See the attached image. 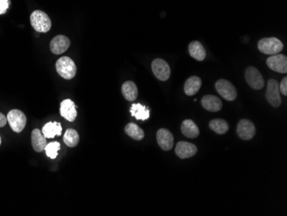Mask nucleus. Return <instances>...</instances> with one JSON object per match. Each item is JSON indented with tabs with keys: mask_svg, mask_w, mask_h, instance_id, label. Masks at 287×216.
Segmentation results:
<instances>
[{
	"mask_svg": "<svg viewBox=\"0 0 287 216\" xmlns=\"http://www.w3.org/2000/svg\"><path fill=\"white\" fill-rule=\"evenodd\" d=\"M245 78L248 84L252 89L261 90L265 85L264 78L261 75V72L254 66L248 67L245 71Z\"/></svg>",
	"mask_w": 287,
	"mask_h": 216,
	"instance_id": "423d86ee",
	"label": "nucleus"
},
{
	"mask_svg": "<svg viewBox=\"0 0 287 216\" xmlns=\"http://www.w3.org/2000/svg\"><path fill=\"white\" fill-rule=\"evenodd\" d=\"M71 41L69 38L66 37V35H57L51 40L50 49L55 55H61L69 49Z\"/></svg>",
	"mask_w": 287,
	"mask_h": 216,
	"instance_id": "ddd939ff",
	"label": "nucleus"
},
{
	"mask_svg": "<svg viewBox=\"0 0 287 216\" xmlns=\"http://www.w3.org/2000/svg\"><path fill=\"white\" fill-rule=\"evenodd\" d=\"M131 115L137 120L145 121L150 117V110L147 107L140 104H133L130 109Z\"/></svg>",
	"mask_w": 287,
	"mask_h": 216,
	"instance_id": "4be33fe9",
	"label": "nucleus"
},
{
	"mask_svg": "<svg viewBox=\"0 0 287 216\" xmlns=\"http://www.w3.org/2000/svg\"><path fill=\"white\" fill-rule=\"evenodd\" d=\"M60 149H61V144L57 141L51 142V143L46 145V147H45L46 156L52 159L57 158L58 152Z\"/></svg>",
	"mask_w": 287,
	"mask_h": 216,
	"instance_id": "a878e982",
	"label": "nucleus"
},
{
	"mask_svg": "<svg viewBox=\"0 0 287 216\" xmlns=\"http://www.w3.org/2000/svg\"><path fill=\"white\" fill-rule=\"evenodd\" d=\"M175 153L180 159H189L197 153V147L189 142L180 141L175 147Z\"/></svg>",
	"mask_w": 287,
	"mask_h": 216,
	"instance_id": "9b49d317",
	"label": "nucleus"
},
{
	"mask_svg": "<svg viewBox=\"0 0 287 216\" xmlns=\"http://www.w3.org/2000/svg\"><path fill=\"white\" fill-rule=\"evenodd\" d=\"M121 93L127 101H135L136 98H138V88L132 81H126L122 84Z\"/></svg>",
	"mask_w": 287,
	"mask_h": 216,
	"instance_id": "aec40b11",
	"label": "nucleus"
},
{
	"mask_svg": "<svg viewBox=\"0 0 287 216\" xmlns=\"http://www.w3.org/2000/svg\"><path fill=\"white\" fill-rule=\"evenodd\" d=\"M31 143L33 149L37 153H41L42 151L45 150V147L47 145L46 137L43 136L42 132L37 128L32 131Z\"/></svg>",
	"mask_w": 287,
	"mask_h": 216,
	"instance_id": "dca6fc26",
	"label": "nucleus"
},
{
	"mask_svg": "<svg viewBox=\"0 0 287 216\" xmlns=\"http://www.w3.org/2000/svg\"><path fill=\"white\" fill-rule=\"evenodd\" d=\"M215 88L218 94L227 101H233L237 97V91L230 81L219 79L215 84Z\"/></svg>",
	"mask_w": 287,
	"mask_h": 216,
	"instance_id": "39448f33",
	"label": "nucleus"
},
{
	"mask_svg": "<svg viewBox=\"0 0 287 216\" xmlns=\"http://www.w3.org/2000/svg\"><path fill=\"white\" fill-rule=\"evenodd\" d=\"M202 85V81L200 77L192 76L187 78L184 84V92L187 96L196 95L198 93Z\"/></svg>",
	"mask_w": 287,
	"mask_h": 216,
	"instance_id": "6ab92c4d",
	"label": "nucleus"
},
{
	"mask_svg": "<svg viewBox=\"0 0 287 216\" xmlns=\"http://www.w3.org/2000/svg\"><path fill=\"white\" fill-rule=\"evenodd\" d=\"M6 123H7V117L2 113H0V127H5Z\"/></svg>",
	"mask_w": 287,
	"mask_h": 216,
	"instance_id": "c85d7f7f",
	"label": "nucleus"
},
{
	"mask_svg": "<svg viewBox=\"0 0 287 216\" xmlns=\"http://www.w3.org/2000/svg\"><path fill=\"white\" fill-rule=\"evenodd\" d=\"M61 115L67 121H75V119L78 115V112L76 110V106L71 99H66L61 104Z\"/></svg>",
	"mask_w": 287,
	"mask_h": 216,
	"instance_id": "2eb2a0df",
	"label": "nucleus"
},
{
	"mask_svg": "<svg viewBox=\"0 0 287 216\" xmlns=\"http://www.w3.org/2000/svg\"><path fill=\"white\" fill-rule=\"evenodd\" d=\"M7 121L14 132L21 133L26 126V115L21 110H12L7 115Z\"/></svg>",
	"mask_w": 287,
	"mask_h": 216,
	"instance_id": "20e7f679",
	"label": "nucleus"
},
{
	"mask_svg": "<svg viewBox=\"0 0 287 216\" xmlns=\"http://www.w3.org/2000/svg\"><path fill=\"white\" fill-rule=\"evenodd\" d=\"M266 98H267V102L274 108L280 106L281 98H280V93L278 89V81L276 79H270L267 82Z\"/></svg>",
	"mask_w": 287,
	"mask_h": 216,
	"instance_id": "0eeeda50",
	"label": "nucleus"
},
{
	"mask_svg": "<svg viewBox=\"0 0 287 216\" xmlns=\"http://www.w3.org/2000/svg\"><path fill=\"white\" fill-rule=\"evenodd\" d=\"M188 51L190 56L196 59V61H203L207 56L206 49L198 40H194L192 42H190Z\"/></svg>",
	"mask_w": 287,
	"mask_h": 216,
	"instance_id": "f3484780",
	"label": "nucleus"
},
{
	"mask_svg": "<svg viewBox=\"0 0 287 216\" xmlns=\"http://www.w3.org/2000/svg\"><path fill=\"white\" fill-rule=\"evenodd\" d=\"M9 0H0V15L6 13L9 8Z\"/></svg>",
	"mask_w": 287,
	"mask_h": 216,
	"instance_id": "cd10ccee",
	"label": "nucleus"
},
{
	"mask_svg": "<svg viewBox=\"0 0 287 216\" xmlns=\"http://www.w3.org/2000/svg\"><path fill=\"white\" fill-rule=\"evenodd\" d=\"M43 136L47 139H52L55 136H60L62 132V127L60 122H47L42 128Z\"/></svg>",
	"mask_w": 287,
	"mask_h": 216,
	"instance_id": "412c9836",
	"label": "nucleus"
},
{
	"mask_svg": "<svg viewBox=\"0 0 287 216\" xmlns=\"http://www.w3.org/2000/svg\"><path fill=\"white\" fill-rule=\"evenodd\" d=\"M58 73L66 79H72L77 73V66L74 61L69 57H61L56 62Z\"/></svg>",
	"mask_w": 287,
	"mask_h": 216,
	"instance_id": "f03ea898",
	"label": "nucleus"
},
{
	"mask_svg": "<svg viewBox=\"0 0 287 216\" xmlns=\"http://www.w3.org/2000/svg\"><path fill=\"white\" fill-rule=\"evenodd\" d=\"M284 45L280 40L276 37L263 38L259 40L258 49L265 55H277L281 52Z\"/></svg>",
	"mask_w": 287,
	"mask_h": 216,
	"instance_id": "7ed1b4c3",
	"label": "nucleus"
},
{
	"mask_svg": "<svg viewBox=\"0 0 287 216\" xmlns=\"http://www.w3.org/2000/svg\"><path fill=\"white\" fill-rule=\"evenodd\" d=\"M209 127L218 135H224L229 130V124L224 119H213L209 122Z\"/></svg>",
	"mask_w": 287,
	"mask_h": 216,
	"instance_id": "5701e85b",
	"label": "nucleus"
},
{
	"mask_svg": "<svg viewBox=\"0 0 287 216\" xmlns=\"http://www.w3.org/2000/svg\"><path fill=\"white\" fill-rule=\"evenodd\" d=\"M201 105L205 110L211 112H218L222 110L223 104L220 98L213 95L204 96L201 99Z\"/></svg>",
	"mask_w": 287,
	"mask_h": 216,
	"instance_id": "4468645a",
	"label": "nucleus"
},
{
	"mask_svg": "<svg viewBox=\"0 0 287 216\" xmlns=\"http://www.w3.org/2000/svg\"><path fill=\"white\" fill-rule=\"evenodd\" d=\"M158 146L164 151H170L174 146V136L170 130L161 128L157 132Z\"/></svg>",
	"mask_w": 287,
	"mask_h": 216,
	"instance_id": "f8f14e48",
	"label": "nucleus"
},
{
	"mask_svg": "<svg viewBox=\"0 0 287 216\" xmlns=\"http://www.w3.org/2000/svg\"><path fill=\"white\" fill-rule=\"evenodd\" d=\"M152 69L156 78L161 81H166L170 78V67L166 61L162 59H155L152 63Z\"/></svg>",
	"mask_w": 287,
	"mask_h": 216,
	"instance_id": "1a4fd4ad",
	"label": "nucleus"
},
{
	"mask_svg": "<svg viewBox=\"0 0 287 216\" xmlns=\"http://www.w3.org/2000/svg\"><path fill=\"white\" fill-rule=\"evenodd\" d=\"M64 142L66 143V146L69 147H74L78 146L79 142V136L78 133L76 130L70 129L66 130L64 136Z\"/></svg>",
	"mask_w": 287,
	"mask_h": 216,
	"instance_id": "393cba45",
	"label": "nucleus"
},
{
	"mask_svg": "<svg viewBox=\"0 0 287 216\" xmlns=\"http://www.w3.org/2000/svg\"><path fill=\"white\" fill-rule=\"evenodd\" d=\"M278 89H279V93H281L284 96L287 95V78L284 77L282 79L280 84H278Z\"/></svg>",
	"mask_w": 287,
	"mask_h": 216,
	"instance_id": "bb28decb",
	"label": "nucleus"
},
{
	"mask_svg": "<svg viewBox=\"0 0 287 216\" xmlns=\"http://www.w3.org/2000/svg\"><path fill=\"white\" fill-rule=\"evenodd\" d=\"M267 65L270 69L279 73L287 72V58L284 55H273L268 57Z\"/></svg>",
	"mask_w": 287,
	"mask_h": 216,
	"instance_id": "9d476101",
	"label": "nucleus"
},
{
	"mask_svg": "<svg viewBox=\"0 0 287 216\" xmlns=\"http://www.w3.org/2000/svg\"><path fill=\"white\" fill-rule=\"evenodd\" d=\"M181 133L184 136L190 139H196L200 136V129L195 121L190 119L185 120L181 123Z\"/></svg>",
	"mask_w": 287,
	"mask_h": 216,
	"instance_id": "a211bd4d",
	"label": "nucleus"
},
{
	"mask_svg": "<svg viewBox=\"0 0 287 216\" xmlns=\"http://www.w3.org/2000/svg\"><path fill=\"white\" fill-rule=\"evenodd\" d=\"M30 23L35 30L40 33L49 32L52 26V23L49 18V15L41 11H35L32 12L30 16Z\"/></svg>",
	"mask_w": 287,
	"mask_h": 216,
	"instance_id": "f257e3e1",
	"label": "nucleus"
},
{
	"mask_svg": "<svg viewBox=\"0 0 287 216\" xmlns=\"http://www.w3.org/2000/svg\"><path fill=\"white\" fill-rule=\"evenodd\" d=\"M125 132L127 136H130L135 141H141L145 137V132H144L143 129L135 123L130 122V123L127 124L125 127Z\"/></svg>",
	"mask_w": 287,
	"mask_h": 216,
	"instance_id": "b1692460",
	"label": "nucleus"
},
{
	"mask_svg": "<svg viewBox=\"0 0 287 216\" xmlns=\"http://www.w3.org/2000/svg\"><path fill=\"white\" fill-rule=\"evenodd\" d=\"M236 133L239 138L244 141H250L256 136L255 124L248 119H243L239 121L236 127Z\"/></svg>",
	"mask_w": 287,
	"mask_h": 216,
	"instance_id": "6e6552de",
	"label": "nucleus"
},
{
	"mask_svg": "<svg viewBox=\"0 0 287 216\" xmlns=\"http://www.w3.org/2000/svg\"><path fill=\"white\" fill-rule=\"evenodd\" d=\"M0 145H1V137H0Z\"/></svg>",
	"mask_w": 287,
	"mask_h": 216,
	"instance_id": "c756f323",
	"label": "nucleus"
}]
</instances>
